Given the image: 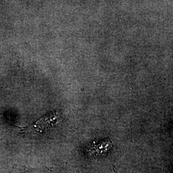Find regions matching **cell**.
<instances>
[{
  "label": "cell",
  "mask_w": 173,
  "mask_h": 173,
  "mask_svg": "<svg viewBox=\"0 0 173 173\" xmlns=\"http://www.w3.org/2000/svg\"><path fill=\"white\" fill-rule=\"evenodd\" d=\"M112 145V142L110 140L94 142L89 148V154L96 156L103 155L110 149Z\"/></svg>",
  "instance_id": "6da1fadb"
}]
</instances>
